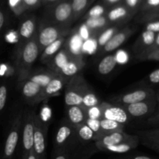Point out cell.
I'll use <instances>...</instances> for the list:
<instances>
[{"instance_id": "1", "label": "cell", "mask_w": 159, "mask_h": 159, "mask_svg": "<svg viewBox=\"0 0 159 159\" xmlns=\"http://www.w3.org/2000/svg\"><path fill=\"white\" fill-rule=\"evenodd\" d=\"M43 20L51 24L69 28L75 20L71 0H60L50 5L47 15Z\"/></svg>"}, {"instance_id": "2", "label": "cell", "mask_w": 159, "mask_h": 159, "mask_svg": "<svg viewBox=\"0 0 159 159\" xmlns=\"http://www.w3.org/2000/svg\"><path fill=\"white\" fill-rule=\"evenodd\" d=\"M89 85L80 74L69 79L65 87V102L66 107L82 105V98Z\"/></svg>"}, {"instance_id": "3", "label": "cell", "mask_w": 159, "mask_h": 159, "mask_svg": "<svg viewBox=\"0 0 159 159\" xmlns=\"http://www.w3.org/2000/svg\"><path fill=\"white\" fill-rule=\"evenodd\" d=\"M68 28L62 27L57 25L51 24L42 20L37 29V41L40 48V54L49 44L54 42L63 36H67Z\"/></svg>"}, {"instance_id": "4", "label": "cell", "mask_w": 159, "mask_h": 159, "mask_svg": "<svg viewBox=\"0 0 159 159\" xmlns=\"http://www.w3.org/2000/svg\"><path fill=\"white\" fill-rule=\"evenodd\" d=\"M77 138L76 130L68 120L61 123L54 141V153L70 150L71 144Z\"/></svg>"}, {"instance_id": "5", "label": "cell", "mask_w": 159, "mask_h": 159, "mask_svg": "<svg viewBox=\"0 0 159 159\" xmlns=\"http://www.w3.org/2000/svg\"><path fill=\"white\" fill-rule=\"evenodd\" d=\"M39 55H40V51L36 34L24 43L21 52L22 74L25 79H26L28 75L30 73L31 68L38 58Z\"/></svg>"}, {"instance_id": "6", "label": "cell", "mask_w": 159, "mask_h": 159, "mask_svg": "<svg viewBox=\"0 0 159 159\" xmlns=\"http://www.w3.org/2000/svg\"><path fill=\"white\" fill-rule=\"evenodd\" d=\"M153 98H156V93L155 90L150 87H145V88H141L139 89L118 95L112 98L111 102L113 104L123 107V106L136 103V102L148 100Z\"/></svg>"}, {"instance_id": "7", "label": "cell", "mask_w": 159, "mask_h": 159, "mask_svg": "<svg viewBox=\"0 0 159 159\" xmlns=\"http://www.w3.org/2000/svg\"><path fill=\"white\" fill-rule=\"evenodd\" d=\"M48 126L43 122L36 113L35 129H34V150L33 152L38 159H46L47 134Z\"/></svg>"}, {"instance_id": "8", "label": "cell", "mask_w": 159, "mask_h": 159, "mask_svg": "<svg viewBox=\"0 0 159 159\" xmlns=\"http://www.w3.org/2000/svg\"><path fill=\"white\" fill-rule=\"evenodd\" d=\"M158 104L156 98H153L136 103L123 106L122 107L127 112L130 117L143 118L152 116L156 111Z\"/></svg>"}, {"instance_id": "9", "label": "cell", "mask_w": 159, "mask_h": 159, "mask_svg": "<svg viewBox=\"0 0 159 159\" xmlns=\"http://www.w3.org/2000/svg\"><path fill=\"white\" fill-rule=\"evenodd\" d=\"M35 111H31L26 116L23 129V159H26L28 155L34 150V129H35Z\"/></svg>"}, {"instance_id": "10", "label": "cell", "mask_w": 159, "mask_h": 159, "mask_svg": "<svg viewBox=\"0 0 159 159\" xmlns=\"http://www.w3.org/2000/svg\"><path fill=\"white\" fill-rule=\"evenodd\" d=\"M136 12L130 10L124 4H118L112 6L107 13V17L110 25H122L127 23Z\"/></svg>"}, {"instance_id": "11", "label": "cell", "mask_w": 159, "mask_h": 159, "mask_svg": "<svg viewBox=\"0 0 159 159\" xmlns=\"http://www.w3.org/2000/svg\"><path fill=\"white\" fill-rule=\"evenodd\" d=\"M102 118L112 120L124 124L130 120V115L120 106L111 104L107 102H102Z\"/></svg>"}, {"instance_id": "12", "label": "cell", "mask_w": 159, "mask_h": 159, "mask_svg": "<svg viewBox=\"0 0 159 159\" xmlns=\"http://www.w3.org/2000/svg\"><path fill=\"white\" fill-rule=\"evenodd\" d=\"M135 30L134 28L127 26L122 29L119 30L111 39L107 42V44L100 50V54H104L107 53L111 52L119 48L124 43H125L129 37H131L134 33Z\"/></svg>"}, {"instance_id": "13", "label": "cell", "mask_w": 159, "mask_h": 159, "mask_svg": "<svg viewBox=\"0 0 159 159\" xmlns=\"http://www.w3.org/2000/svg\"><path fill=\"white\" fill-rule=\"evenodd\" d=\"M137 137H138V134H128L124 131H116L102 136L100 139L95 141V144L99 150L102 151V149L105 148L106 147L130 141L136 138Z\"/></svg>"}, {"instance_id": "14", "label": "cell", "mask_w": 159, "mask_h": 159, "mask_svg": "<svg viewBox=\"0 0 159 159\" xmlns=\"http://www.w3.org/2000/svg\"><path fill=\"white\" fill-rule=\"evenodd\" d=\"M69 79L70 78L61 74L56 75L52 80L49 82V84L43 88V102L48 101L54 96L60 95L61 92L65 88Z\"/></svg>"}, {"instance_id": "15", "label": "cell", "mask_w": 159, "mask_h": 159, "mask_svg": "<svg viewBox=\"0 0 159 159\" xmlns=\"http://www.w3.org/2000/svg\"><path fill=\"white\" fill-rule=\"evenodd\" d=\"M23 95L32 105L43 102V88L34 82L26 79L22 89Z\"/></svg>"}, {"instance_id": "16", "label": "cell", "mask_w": 159, "mask_h": 159, "mask_svg": "<svg viewBox=\"0 0 159 159\" xmlns=\"http://www.w3.org/2000/svg\"><path fill=\"white\" fill-rule=\"evenodd\" d=\"M75 54H74L69 48H62L53 57L52 60L46 65L48 68L53 70L56 73H59L60 70L72 58Z\"/></svg>"}, {"instance_id": "17", "label": "cell", "mask_w": 159, "mask_h": 159, "mask_svg": "<svg viewBox=\"0 0 159 159\" xmlns=\"http://www.w3.org/2000/svg\"><path fill=\"white\" fill-rule=\"evenodd\" d=\"M85 63L80 54H75L72 58L60 70L58 74L71 78L80 73Z\"/></svg>"}, {"instance_id": "18", "label": "cell", "mask_w": 159, "mask_h": 159, "mask_svg": "<svg viewBox=\"0 0 159 159\" xmlns=\"http://www.w3.org/2000/svg\"><path fill=\"white\" fill-rule=\"evenodd\" d=\"M68 120L75 127L85 124L87 119L86 110L82 105H76L68 107L67 109Z\"/></svg>"}, {"instance_id": "19", "label": "cell", "mask_w": 159, "mask_h": 159, "mask_svg": "<svg viewBox=\"0 0 159 159\" xmlns=\"http://www.w3.org/2000/svg\"><path fill=\"white\" fill-rule=\"evenodd\" d=\"M58 73H56L53 70L50 69H40L34 71V72L30 73L26 79L34 82L38 84L40 86L44 88L49 84V82L52 80L53 78Z\"/></svg>"}, {"instance_id": "20", "label": "cell", "mask_w": 159, "mask_h": 159, "mask_svg": "<svg viewBox=\"0 0 159 159\" xmlns=\"http://www.w3.org/2000/svg\"><path fill=\"white\" fill-rule=\"evenodd\" d=\"M155 33L152 31H149L145 30L143 31L136 40L134 44L133 45V51L137 55L142 53L143 51H145L148 48L151 46L154 43L156 37Z\"/></svg>"}, {"instance_id": "21", "label": "cell", "mask_w": 159, "mask_h": 159, "mask_svg": "<svg viewBox=\"0 0 159 159\" xmlns=\"http://www.w3.org/2000/svg\"><path fill=\"white\" fill-rule=\"evenodd\" d=\"M67 36H63L55 40L54 42L51 43V44L48 45L40 54V61L42 63L47 65L49 63L53 57L57 54V53L63 48L65 41H66Z\"/></svg>"}, {"instance_id": "22", "label": "cell", "mask_w": 159, "mask_h": 159, "mask_svg": "<svg viewBox=\"0 0 159 159\" xmlns=\"http://www.w3.org/2000/svg\"><path fill=\"white\" fill-rule=\"evenodd\" d=\"M85 25L90 31L93 37H97L98 34L110 26V23L107 19V15L102 16L95 17V18L85 19Z\"/></svg>"}, {"instance_id": "23", "label": "cell", "mask_w": 159, "mask_h": 159, "mask_svg": "<svg viewBox=\"0 0 159 159\" xmlns=\"http://www.w3.org/2000/svg\"><path fill=\"white\" fill-rule=\"evenodd\" d=\"M37 20L34 16L26 18L20 26V35L22 38L26 40V42L32 38L37 34Z\"/></svg>"}, {"instance_id": "24", "label": "cell", "mask_w": 159, "mask_h": 159, "mask_svg": "<svg viewBox=\"0 0 159 159\" xmlns=\"http://www.w3.org/2000/svg\"><path fill=\"white\" fill-rule=\"evenodd\" d=\"M140 143L139 137H137L136 138L130 141H125V142L120 143V144H115V145L108 146L105 148L102 149V152H111V153H117V154H124L136 148Z\"/></svg>"}, {"instance_id": "25", "label": "cell", "mask_w": 159, "mask_h": 159, "mask_svg": "<svg viewBox=\"0 0 159 159\" xmlns=\"http://www.w3.org/2000/svg\"><path fill=\"white\" fill-rule=\"evenodd\" d=\"M19 128H14L11 130L6 141L4 148V155L6 159H10L13 155L19 141Z\"/></svg>"}, {"instance_id": "26", "label": "cell", "mask_w": 159, "mask_h": 159, "mask_svg": "<svg viewBox=\"0 0 159 159\" xmlns=\"http://www.w3.org/2000/svg\"><path fill=\"white\" fill-rule=\"evenodd\" d=\"M137 134L143 145L159 153V136L148 133L146 130L138 131Z\"/></svg>"}, {"instance_id": "27", "label": "cell", "mask_w": 159, "mask_h": 159, "mask_svg": "<svg viewBox=\"0 0 159 159\" xmlns=\"http://www.w3.org/2000/svg\"><path fill=\"white\" fill-rule=\"evenodd\" d=\"M120 25H112L108 26L103 30L101 31L96 37V43H97L98 50L100 51L107 42L113 37V36L120 30Z\"/></svg>"}, {"instance_id": "28", "label": "cell", "mask_w": 159, "mask_h": 159, "mask_svg": "<svg viewBox=\"0 0 159 159\" xmlns=\"http://www.w3.org/2000/svg\"><path fill=\"white\" fill-rule=\"evenodd\" d=\"M117 64L116 55L109 54L105 56L98 65V71L101 75H107L111 72Z\"/></svg>"}, {"instance_id": "29", "label": "cell", "mask_w": 159, "mask_h": 159, "mask_svg": "<svg viewBox=\"0 0 159 159\" xmlns=\"http://www.w3.org/2000/svg\"><path fill=\"white\" fill-rule=\"evenodd\" d=\"M76 130L77 138L83 142L96 141V134L93 130L87 125L86 124H82L78 127H75Z\"/></svg>"}, {"instance_id": "30", "label": "cell", "mask_w": 159, "mask_h": 159, "mask_svg": "<svg viewBox=\"0 0 159 159\" xmlns=\"http://www.w3.org/2000/svg\"><path fill=\"white\" fill-rule=\"evenodd\" d=\"M100 124L104 135L116 131H124V124L112 120L102 118L100 120Z\"/></svg>"}, {"instance_id": "31", "label": "cell", "mask_w": 159, "mask_h": 159, "mask_svg": "<svg viewBox=\"0 0 159 159\" xmlns=\"http://www.w3.org/2000/svg\"><path fill=\"white\" fill-rule=\"evenodd\" d=\"M95 0H71L75 20L80 17Z\"/></svg>"}, {"instance_id": "32", "label": "cell", "mask_w": 159, "mask_h": 159, "mask_svg": "<svg viewBox=\"0 0 159 159\" xmlns=\"http://www.w3.org/2000/svg\"><path fill=\"white\" fill-rule=\"evenodd\" d=\"M101 102H102L100 101V99L97 97L96 93L89 87L86 90L85 94H84L83 98H82V106L83 107H85V109H87L89 108V107H94V106L99 105Z\"/></svg>"}, {"instance_id": "33", "label": "cell", "mask_w": 159, "mask_h": 159, "mask_svg": "<svg viewBox=\"0 0 159 159\" xmlns=\"http://www.w3.org/2000/svg\"><path fill=\"white\" fill-rule=\"evenodd\" d=\"M108 9H107V6L104 5L98 4L96 6H93L88 11L86 14H85V19L87 18H95V17L102 16L107 15Z\"/></svg>"}, {"instance_id": "34", "label": "cell", "mask_w": 159, "mask_h": 159, "mask_svg": "<svg viewBox=\"0 0 159 159\" xmlns=\"http://www.w3.org/2000/svg\"><path fill=\"white\" fill-rule=\"evenodd\" d=\"M85 124L93 130V132L96 134V141L97 140L100 139L102 136H103V133H102V128H101L100 124V120L98 119H92V118L87 117L86 120H85Z\"/></svg>"}, {"instance_id": "35", "label": "cell", "mask_w": 159, "mask_h": 159, "mask_svg": "<svg viewBox=\"0 0 159 159\" xmlns=\"http://www.w3.org/2000/svg\"><path fill=\"white\" fill-rule=\"evenodd\" d=\"M159 20V6L155 9H152L148 12H143L142 15L139 17V20L142 23H146L148 22L154 21Z\"/></svg>"}, {"instance_id": "36", "label": "cell", "mask_w": 159, "mask_h": 159, "mask_svg": "<svg viewBox=\"0 0 159 159\" xmlns=\"http://www.w3.org/2000/svg\"><path fill=\"white\" fill-rule=\"evenodd\" d=\"M85 110H86L87 117L98 120H101L102 118V102L100 104H99V105H96L94 106V107L85 109Z\"/></svg>"}, {"instance_id": "37", "label": "cell", "mask_w": 159, "mask_h": 159, "mask_svg": "<svg viewBox=\"0 0 159 159\" xmlns=\"http://www.w3.org/2000/svg\"><path fill=\"white\" fill-rule=\"evenodd\" d=\"M158 6L159 0H143L139 11H141V12L143 13V12H148V11L155 9Z\"/></svg>"}, {"instance_id": "38", "label": "cell", "mask_w": 159, "mask_h": 159, "mask_svg": "<svg viewBox=\"0 0 159 159\" xmlns=\"http://www.w3.org/2000/svg\"><path fill=\"white\" fill-rule=\"evenodd\" d=\"M137 57L139 61H159V48L153 51L147 53V54H139L137 55Z\"/></svg>"}, {"instance_id": "39", "label": "cell", "mask_w": 159, "mask_h": 159, "mask_svg": "<svg viewBox=\"0 0 159 159\" xmlns=\"http://www.w3.org/2000/svg\"><path fill=\"white\" fill-rule=\"evenodd\" d=\"M143 0H124V4L134 12H137L141 8Z\"/></svg>"}, {"instance_id": "40", "label": "cell", "mask_w": 159, "mask_h": 159, "mask_svg": "<svg viewBox=\"0 0 159 159\" xmlns=\"http://www.w3.org/2000/svg\"><path fill=\"white\" fill-rule=\"evenodd\" d=\"M9 2L11 7L18 13H21L26 9L23 0H9Z\"/></svg>"}, {"instance_id": "41", "label": "cell", "mask_w": 159, "mask_h": 159, "mask_svg": "<svg viewBox=\"0 0 159 159\" xmlns=\"http://www.w3.org/2000/svg\"><path fill=\"white\" fill-rule=\"evenodd\" d=\"M146 124L154 127H159V109L156 110L152 116L148 117L147 120H146Z\"/></svg>"}, {"instance_id": "42", "label": "cell", "mask_w": 159, "mask_h": 159, "mask_svg": "<svg viewBox=\"0 0 159 159\" xmlns=\"http://www.w3.org/2000/svg\"><path fill=\"white\" fill-rule=\"evenodd\" d=\"M23 1L28 10L37 9L42 4V0H23Z\"/></svg>"}, {"instance_id": "43", "label": "cell", "mask_w": 159, "mask_h": 159, "mask_svg": "<svg viewBox=\"0 0 159 159\" xmlns=\"http://www.w3.org/2000/svg\"><path fill=\"white\" fill-rule=\"evenodd\" d=\"M145 30L158 34L159 33V20L148 22L145 23Z\"/></svg>"}, {"instance_id": "44", "label": "cell", "mask_w": 159, "mask_h": 159, "mask_svg": "<svg viewBox=\"0 0 159 159\" xmlns=\"http://www.w3.org/2000/svg\"><path fill=\"white\" fill-rule=\"evenodd\" d=\"M116 58L117 61V63L125 64L128 61L129 56L126 51L120 50V51H117V53L116 54Z\"/></svg>"}, {"instance_id": "45", "label": "cell", "mask_w": 159, "mask_h": 159, "mask_svg": "<svg viewBox=\"0 0 159 159\" xmlns=\"http://www.w3.org/2000/svg\"><path fill=\"white\" fill-rule=\"evenodd\" d=\"M147 81L149 83L158 84L159 83V68L152 71L148 76Z\"/></svg>"}, {"instance_id": "46", "label": "cell", "mask_w": 159, "mask_h": 159, "mask_svg": "<svg viewBox=\"0 0 159 159\" xmlns=\"http://www.w3.org/2000/svg\"><path fill=\"white\" fill-rule=\"evenodd\" d=\"M7 96V90L5 86L0 87V110H2L5 107Z\"/></svg>"}, {"instance_id": "47", "label": "cell", "mask_w": 159, "mask_h": 159, "mask_svg": "<svg viewBox=\"0 0 159 159\" xmlns=\"http://www.w3.org/2000/svg\"><path fill=\"white\" fill-rule=\"evenodd\" d=\"M158 48H159V33H158V34H156V37H155V41H154V43H152V44L151 45L149 48H148L145 51H144L142 53H141L140 54H147V53H149V52H151V51H155V50L158 49ZM138 55H139V54H138Z\"/></svg>"}, {"instance_id": "48", "label": "cell", "mask_w": 159, "mask_h": 159, "mask_svg": "<svg viewBox=\"0 0 159 159\" xmlns=\"http://www.w3.org/2000/svg\"><path fill=\"white\" fill-rule=\"evenodd\" d=\"M55 156L53 159H69L70 150H65L54 154Z\"/></svg>"}, {"instance_id": "49", "label": "cell", "mask_w": 159, "mask_h": 159, "mask_svg": "<svg viewBox=\"0 0 159 159\" xmlns=\"http://www.w3.org/2000/svg\"><path fill=\"white\" fill-rule=\"evenodd\" d=\"M121 1L123 0H102L104 4L107 6H114L116 5L120 4Z\"/></svg>"}, {"instance_id": "50", "label": "cell", "mask_w": 159, "mask_h": 159, "mask_svg": "<svg viewBox=\"0 0 159 159\" xmlns=\"http://www.w3.org/2000/svg\"><path fill=\"white\" fill-rule=\"evenodd\" d=\"M122 159H153V158L148 156H145V155H137V156H134V157H127V158H124Z\"/></svg>"}, {"instance_id": "51", "label": "cell", "mask_w": 159, "mask_h": 159, "mask_svg": "<svg viewBox=\"0 0 159 159\" xmlns=\"http://www.w3.org/2000/svg\"><path fill=\"white\" fill-rule=\"evenodd\" d=\"M148 133L152 134L157 135L159 136V127H154V128L150 129V130H145Z\"/></svg>"}, {"instance_id": "52", "label": "cell", "mask_w": 159, "mask_h": 159, "mask_svg": "<svg viewBox=\"0 0 159 159\" xmlns=\"http://www.w3.org/2000/svg\"><path fill=\"white\" fill-rule=\"evenodd\" d=\"M60 1V0H42V3L44 5H52L54 3Z\"/></svg>"}, {"instance_id": "53", "label": "cell", "mask_w": 159, "mask_h": 159, "mask_svg": "<svg viewBox=\"0 0 159 159\" xmlns=\"http://www.w3.org/2000/svg\"><path fill=\"white\" fill-rule=\"evenodd\" d=\"M26 159H38L37 158V157L36 156V155L34 154V152H31L28 155L27 158H26Z\"/></svg>"}, {"instance_id": "54", "label": "cell", "mask_w": 159, "mask_h": 159, "mask_svg": "<svg viewBox=\"0 0 159 159\" xmlns=\"http://www.w3.org/2000/svg\"><path fill=\"white\" fill-rule=\"evenodd\" d=\"M3 23H4V16H3L2 12L0 11V30H1L2 26Z\"/></svg>"}, {"instance_id": "55", "label": "cell", "mask_w": 159, "mask_h": 159, "mask_svg": "<svg viewBox=\"0 0 159 159\" xmlns=\"http://www.w3.org/2000/svg\"><path fill=\"white\" fill-rule=\"evenodd\" d=\"M156 99L158 101V103L159 104V91L158 93H156Z\"/></svg>"}]
</instances>
